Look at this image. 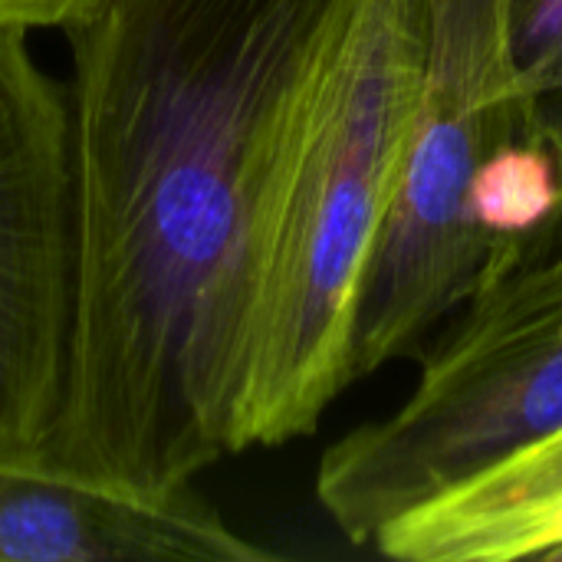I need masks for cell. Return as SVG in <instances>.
I'll use <instances>...</instances> for the list:
<instances>
[{
    "label": "cell",
    "instance_id": "cell-1",
    "mask_svg": "<svg viewBox=\"0 0 562 562\" xmlns=\"http://www.w3.org/2000/svg\"><path fill=\"white\" fill-rule=\"evenodd\" d=\"M352 0H109L72 56V326L49 464L171 494L227 454L273 207Z\"/></svg>",
    "mask_w": 562,
    "mask_h": 562
},
{
    "label": "cell",
    "instance_id": "cell-2",
    "mask_svg": "<svg viewBox=\"0 0 562 562\" xmlns=\"http://www.w3.org/2000/svg\"><path fill=\"white\" fill-rule=\"evenodd\" d=\"M428 0H352L310 89L273 207L237 445L319 428L352 385V323L422 95Z\"/></svg>",
    "mask_w": 562,
    "mask_h": 562
},
{
    "label": "cell",
    "instance_id": "cell-3",
    "mask_svg": "<svg viewBox=\"0 0 562 562\" xmlns=\"http://www.w3.org/2000/svg\"><path fill=\"white\" fill-rule=\"evenodd\" d=\"M418 359L412 395L319 461L316 497L356 547L562 425V207L494 240L477 286Z\"/></svg>",
    "mask_w": 562,
    "mask_h": 562
},
{
    "label": "cell",
    "instance_id": "cell-4",
    "mask_svg": "<svg viewBox=\"0 0 562 562\" xmlns=\"http://www.w3.org/2000/svg\"><path fill=\"white\" fill-rule=\"evenodd\" d=\"M510 3L428 0L422 95L352 323V382L418 359L494 250L497 237L477 224L471 188L491 151L524 128Z\"/></svg>",
    "mask_w": 562,
    "mask_h": 562
},
{
    "label": "cell",
    "instance_id": "cell-5",
    "mask_svg": "<svg viewBox=\"0 0 562 562\" xmlns=\"http://www.w3.org/2000/svg\"><path fill=\"white\" fill-rule=\"evenodd\" d=\"M72 326L69 99L0 26V458L43 461Z\"/></svg>",
    "mask_w": 562,
    "mask_h": 562
},
{
    "label": "cell",
    "instance_id": "cell-6",
    "mask_svg": "<svg viewBox=\"0 0 562 562\" xmlns=\"http://www.w3.org/2000/svg\"><path fill=\"white\" fill-rule=\"evenodd\" d=\"M257 562L270 553L191 487L138 494L0 458V562Z\"/></svg>",
    "mask_w": 562,
    "mask_h": 562
},
{
    "label": "cell",
    "instance_id": "cell-7",
    "mask_svg": "<svg viewBox=\"0 0 562 562\" xmlns=\"http://www.w3.org/2000/svg\"><path fill=\"white\" fill-rule=\"evenodd\" d=\"M372 547L405 562L550 560L562 547V425L392 520Z\"/></svg>",
    "mask_w": 562,
    "mask_h": 562
},
{
    "label": "cell",
    "instance_id": "cell-8",
    "mask_svg": "<svg viewBox=\"0 0 562 562\" xmlns=\"http://www.w3.org/2000/svg\"><path fill=\"white\" fill-rule=\"evenodd\" d=\"M477 224L491 237H524L562 207L557 155L537 138H510L491 151L471 188Z\"/></svg>",
    "mask_w": 562,
    "mask_h": 562
},
{
    "label": "cell",
    "instance_id": "cell-9",
    "mask_svg": "<svg viewBox=\"0 0 562 562\" xmlns=\"http://www.w3.org/2000/svg\"><path fill=\"white\" fill-rule=\"evenodd\" d=\"M510 63L527 109L562 89V0L510 3Z\"/></svg>",
    "mask_w": 562,
    "mask_h": 562
},
{
    "label": "cell",
    "instance_id": "cell-10",
    "mask_svg": "<svg viewBox=\"0 0 562 562\" xmlns=\"http://www.w3.org/2000/svg\"><path fill=\"white\" fill-rule=\"evenodd\" d=\"M109 0H0V26L7 30H43L72 26L105 7Z\"/></svg>",
    "mask_w": 562,
    "mask_h": 562
},
{
    "label": "cell",
    "instance_id": "cell-11",
    "mask_svg": "<svg viewBox=\"0 0 562 562\" xmlns=\"http://www.w3.org/2000/svg\"><path fill=\"white\" fill-rule=\"evenodd\" d=\"M520 138H537V142H543V145L557 155L562 175V89L560 92L543 95V99H537V102L527 109Z\"/></svg>",
    "mask_w": 562,
    "mask_h": 562
}]
</instances>
